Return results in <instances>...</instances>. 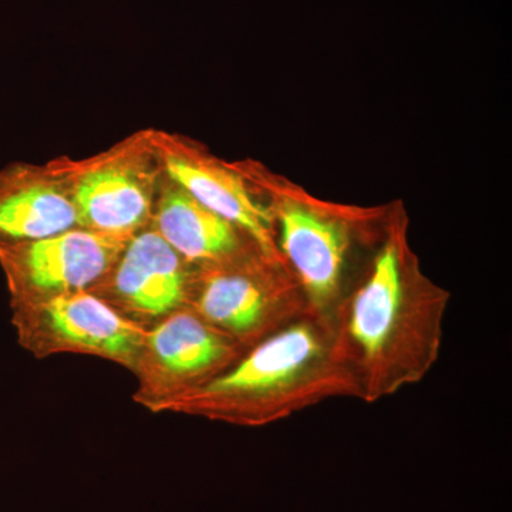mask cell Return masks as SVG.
Listing matches in <instances>:
<instances>
[{
    "instance_id": "52a82bcc",
    "label": "cell",
    "mask_w": 512,
    "mask_h": 512,
    "mask_svg": "<svg viewBox=\"0 0 512 512\" xmlns=\"http://www.w3.org/2000/svg\"><path fill=\"white\" fill-rule=\"evenodd\" d=\"M130 238L74 227L33 241L0 242L10 305L92 291Z\"/></svg>"
},
{
    "instance_id": "277c9868",
    "label": "cell",
    "mask_w": 512,
    "mask_h": 512,
    "mask_svg": "<svg viewBox=\"0 0 512 512\" xmlns=\"http://www.w3.org/2000/svg\"><path fill=\"white\" fill-rule=\"evenodd\" d=\"M285 261L248 251L217 265L191 266L187 306L247 350L309 312Z\"/></svg>"
},
{
    "instance_id": "ba28073f",
    "label": "cell",
    "mask_w": 512,
    "mask_h": 512,
    "mask_svg": "<svg viewBox=\"0 0 512 512\" xmlns=\"http://www.w3.org/2000/svg\"><path fill=\"white\" fill-rule=\"evenodd\" d=\"M191 265L153 228L133 235L92 289L124 318L150 329L187 306Z\"/></svg>"
},
{
    "instance_id": "7a4b0ae2",
    "label": "cell",
    "mask_w": 512,
    "mask_h": 512,
    "mask_svg": "<svg viewBox=\"0 0 512 512\" xmlns=\"http://www.w3.org/2000/svg\"><path fill=\"white\" fill-rule=\"evenodd\" d=\"M339 397L360 400L359 386L340 349L335 322L308 312L247 350L210 383L154 414L258 429Z\"/></svg>"
},
{
    "instance_id": "8fae6325",
    "label": "cell",
    "mask_w": 512,
    "mask_h": 512,
    "mask_svg": "<svg viewBox=\"0 0 512 512\" xmlns=\"http://www.w3.org/2000/svg\"><path fill=\"white\" fill-rule=\"evenodd\" d=\"M74 227L72 198L52 165L18 161L0 170V242L33 241Z\"/></svg>"
},
{
    "instance_id": "8992f818",
    "label": "cell",
    "mask_w": 512,
    "mask_h": 512,
    "mask_svg": "<svg viewBox=\"0 0 512 512\" xmlns=\"http://www.w3.org/2000/svg\"><path fill=\"white\" fill-rule=\"evenodd\" d=\"M245 350L188 306L147 329L133 373V400L148 412L210 383Z\"/></svg>"
},
{
    "instance_id": "7c38bea8",
    "label": "cell",
    "mask_w": 512,
    "mask_h": 512,
    "mask_svg": "<svg viewBox=\"0 0 512 512\" xmlns=\"http://www.w3.org/2000/svg\"><path fill=\"white\" fill-rule=\"evenodd\" d=\"M150 227L191 266L222 264L244 255L248 247H256L244 232L165 175Z\"/></svg>"
},
{
    "instance_id": "5b68a950",
    "label": "cell",
    "mask_w": 512,
    "mask_h": 512,
    "mask_svg": "<svg viewBox=\"0 0 512 512\" xmlns=\"http://www.w3.org/2000/svg\"><path fill=\"white\" fill-rule=\"evenodd\" d=\"M16 339L36 359L83 355L133 370L147 329L90 291L12 303Z\"/></svg>"
},
{
    "instance_id": "3957f363",
    "label": "cell",
    "mask_w": 512,
    "mask_h": 512,
    "mask_svg": "<svg viewBox=\"0 0 512 512\" xmlns=\"http://www.w3.org/2000/svg\"><path fill=\"white\" fill-rule=\"evenodd\" d=\"M49 164L66 185L79 227L120 237L150 227L164 178L153 128L138 130L93 156L57 157Z\"/></svg>"
},
{
    "instance_id": "30bf717a",
    "label": "cell",
    "mask_w": 512,
    "mask_h": 512,
    "mask_svg": "<svg viewBox=\"0 0 512 512\" xmlns=\"http://www.w3.org/2000/svg\"><path fill=\"white\" fill-rule=\"evenodd\" d=\"M153 141L168 180L244 232L266 258L284 261L276 248L274 212L255 200L237 173L177 134L153 128Z\"/></svg>"
},
{
    "instance_id": "6da1fadb",
    "label": "cell",
    "mask_w": 512,
    "mask_h": 512,
    "mask_svg": "<svg viewBox=\"0 0 512 512\" xmlns=\"http://www.w3.org/2000/svg\"><path fill=\"white\" fill-rule=\"evenodd\" d=\"M448 295L410 264L399 232L336 312V336L360 400L380 402L423 382L440 359Z\"/></svg>"
},
{
    "instance_id": "9c48e42d",
    "label": "cell",
    "mask_w": 512,
    "mask_h": 512,
    "mask_svg": "<svg viewBox=\"0 0 512 512\" xmlns=\"http://www.w3.org/2000/svg\"><path fill=\"white\" fill-rule=\"evenodd\" d=\"M274 221L279 227L276 248L301 286L309 312L333 320L345 299L343 278L352 247L349 225L288 200L279 205Z\"/></svg>"
}]
</instances>
